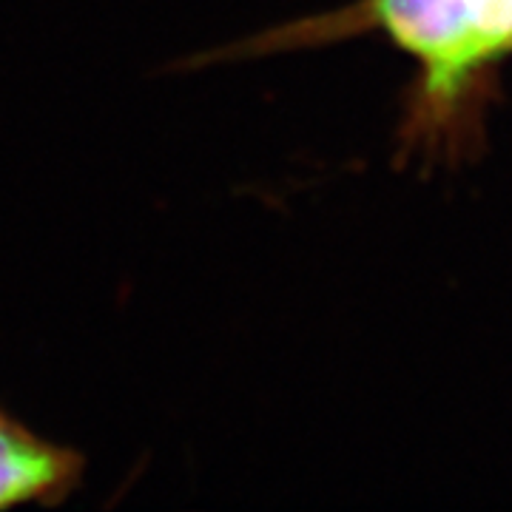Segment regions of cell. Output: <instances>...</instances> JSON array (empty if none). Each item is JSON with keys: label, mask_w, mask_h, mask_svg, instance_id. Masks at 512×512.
I'll use <instances>...</instances> for the list:
<instances>
[{"label": "cell", "mask_w": 512, "mask_h": 512, "mask_svg": "<svg viewBox=\"0 0 512 512\" xmlns=\"http://www.w3.org/2000/svg\"><path fill=\"white\" fill-rule=\"evenodd\" d=\"M86 476V456L77 447L37 436L29 424L0 407V510L60 507Z\"/></svg>", "instance_id": "2"}, {"label": "cell", "mask_w": 512, "mask_h": 512, "mask_svg": "<svg viewBox=\"0 0 512 512\" xmlns=\"http://www.w3.org/2000/svg\"><path fill=\"white\" fill-rule=\"evenodd\" d=\"M373 32L419 63L407 137H430L490 66L512 57V0H356L180 60L174 69L319 49Z\"/></svg>", "instance_id": "1"}]
</instances>
